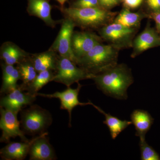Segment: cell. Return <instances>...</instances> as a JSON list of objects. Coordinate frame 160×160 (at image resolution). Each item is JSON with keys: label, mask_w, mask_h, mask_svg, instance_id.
Returning a JSON list of instances; mask_svg holds the SVG:
<instances>
[{"label": "cell", "mask_w": 160, "mask_h": 160, "mask_svg": "<svg viewBox=\"0 0 160 160\" xmlns=\"http://www.w3.org/2000/svg\"><path fill=\"white\" fill-rule=\"evenodd\" d=\"M120 49L109 44L100 43L78 61L77 65L95 75L118 64Z\"/></svg>", "instance_id": "cell-3"}, {"label": "cell", "mask_w": 160, "mask_h": 160, "mask_svg": "<svg viewBox=\"0 0 160 160\" xmlns=\"http://www.w3.org/2000/svg\"><path fill=\"white\" fill-rule=\"evenodd\" d=\"M35 137L29 141L9 142L0 150V156L3 160H23L29 155L32 144Z\"/></svg>", "instance_id": "cell-15"}, {"label": "cell", "mask_w": 160, "mask_h": 160, "mask_svg": "<svg viewBox=\"0 0 160 160\" xmlns=\"http://www.w3.org/2000/svg\"><path fill=\"white\" fill-rule=\"evenodd\" d=\"M148 19L146 12H132L130 9L123 7L115 18L113 22L129 28H140L141 22L144 19Z\"/></svg>", "instance_id": "cell-20"}, {"label": "cell", "mask_w": 160, "mask_h": 160, "mask_svg": "<svg viewBox=\"0 0 160 160\" xmlns=\"http://www.w3.org/2000/svg\"><path fill=\"white\" fill-rule=\"evenodd\" d=\"M64 18L73 21L76 26L82 29H97L112 22L117 12L103 9L102 7L78 8L58 7Z\"/></svg>", "instance_id": "cell-2"}, {"label": "cell", "mask_w": 160, "mask_h": 160, "mask_svg": "<svg viewBox=\"0 0 160 160\" xmlns=\"http://www.w3.org/2000/svg\"><path fill=\"white\" fill-rule=\"evenodd\" d=\"M158 46H160V34L148 21L144 30L136 36L133 39L130 56L134 58L148 49Z\"/></svg>", "instance_id": "cell-11"}, {"label": "cell", "mask_w": 160, "mask_h": 160, "mask_svg": "<svg viewBox=\"0 0 160 160\" xmlns=\"http://www.w3.org/2000/svg\"><path fill=\"white\" fill-rule=\"evenodd\" d=\"M61 24L62 26L57 37L49 49L56 52L61 56L68 58L77 64V59L72 52L71 44L75 24L73 21L67 18L62 19Z\"/></svg>", "instance_id": "cell-7"}, {"label": "cell", "mask_w": 160, "mask_h": 160, "mask_svg": "<svg viewBox=\"0 0 160 160\" xmlns=\"http://www.w3.org/2000/svg\"><path fill=\"white\" fill-rule=\"evenodd\" d=\"M69 7L82 9L99 7H100V6L98 0H75L74 2L72 3Z\"/></svg>", "instance_id": "cell-25"}, {"label": "cell", "mask_w": 160, "mask_h": 160, "mask_svg": "<svg viewBox=\"0 0 160 160\" xmlns=\"http://www.w3.org/2000/svg\"><path fill=\"white\" fill-rule=\"evenodd\" d=\"M48 132L36 136L29 149L30 160H55L57 159L55 152L48 137Z\"/></svg>", "instance_id": "cell-13"}, {"label": "cell", "mask_w": 160, "mask_h": 160, "mask_svg": "<svg viewBox=\"0 0 160 160\" xmlns=\"http://www.w3.org/2000/svg\"><path fill=\"white\" fill-rule=\"evenodd\" d=\"M56 1H57L59 3L61 7H63V6H64L65 2H67V1H68V0H56Z\"/></svg>", "instance_id": "cell-30"}, {"label": "cell", "mask_w": 160, "mask_h": 160, "mask_svg": "<svg viewBox=\"0 0 160 160\" xmlns=\"http://www.w3.org/2000/svg\"><path fill=\"white\" fill-rule=\"evenodd\" d=\"M139 28H129L114 22L107 24L98 30L103 41L118 49H129Z\"/></svg>", "instance_id": "cell-5"}, {"label": "cell", "mask_w": 160, "mask_h": 160, "mask_svg": "<svg viewBox=\"0 0 160 160\" xmlns=\"http://www.w3.org/2000/svg\"><path fill=\"white\" fill-rule=\"evenodd\" d=\"M1 66L2 82L0 92L1 94L5 95L19 86L17 83L18 80H21V76L17 68L14 66L8 65L2 62Z\"/></svg>", "instance_id": "cell-19"}, {"label": "cell", "mask_w": 160, "mask_h": 160, "mask_svg": "<svg viewBox=\"0 0 160 160\" xmlns=\"http://www.w3.org/2000/svg\"><path fill=\"white\" fill-rule=\"evenodd\" d=\"M21 129L25 134L37 136L45 133L52 124V115L38 105L29 106L21 111Z\"/></svg>", "instance_id": "cell-4"}, {"label": "cell", "mask_w": 160, "mask_h": 160, "mask_svg": "<svg viewBox=\"0 0 160 160\" xmlns=\"http://www.w3.org/2000/svg\"><path fill=\"white\" fill-rule=\"evenodd\" d=\"M103 41L99 35L91 30L74 31L72 37V49L78 61Z\"/></svg>", "instance_id": "cell-9"}, {"label": "cell", "mask_w": 160, "mask_h": 160, "mask_svg": "<svg viewBox=\"0 0 160 160\" xmlns=\"http://www.w3.org/2000/svg\"><path fill=\"white\" fill-rule=\"evenodd\" d=\"M93 106L98 111L105 115V120L103 123L109 128L112 139L115 140L123 131L132 124L131 121L122 120L116 117L111 115L110 113H107L102 109L92 103Z\"/></svg>", "instance_id": "cell-21"}, {"label": "cell", "mask_w": 160, "mask_h": 160, "mask_svg": "<svg viewBox=\"0 0 160 160\" xmlns=\"http://www.w3.org/2000/svg\"><path fill=\"white\" fill-rule=\"evenodd\" d=\"M55 72L51 70H45L38 72L34 79L26 86L24 91L27 92L30 94L36 96L38 92L43 86L52 81Z\"/></svg>", "instance_id": "cell-23"}, {"label": "cell", "mask_w": 160, "mask_h": 160, "mask_svg": "<svg viewBox=\"0 0 160 160\" xmlns=\"http://www.w3.org/2000/svg\"><path fill=\"white\" fill-rule=\"evenodd\" d=\"M94 75L79 67L68 58L59 55L57 68L52 81L62 83L69 87L82 80L92 79Z\"/></svg>", "instance_id": "cell-6"}, {"label": "cell", "mask_w": 160, "mask_h": 160, "mask_svg": "<svg viewBox=\"0 0 160 160\" xmlns=\"http://www.w3.org/2000/svg\"><path fill=\"white\" fill-rule=\"evenodd\" d=\"M148 19L154 21L156 29L160 35V11L148 14Z\"/></svg>", "instance_id": "cell-29"}, {"label": "cell", "mask_w": 160, "mask_h": 160, "mask_svg": "<svg viewBox=\"0 0 160 160\" xmlns=\"http://www.w3.org/2000/svg\"><path fill=\"white\" fill-rule=\"evenodd\" d=\"M139 145L142 160H160L159 153L146 142V139L140 140Z\"/></svg>", "instance_id": "cell-24"}, {"label": "cell", "mask_w": 160, "mask_h": 160, "mask_svg": "<svg viewBox=\"0 0 160 160\" xmlns=\"http://www.w3.org/2000/svg\"><path fill=\"white\" fill-rule=\"evenodd\" d=\"M100 7L107 10H111L112 9L118 6L122 2V0H98Z\"/></svg>", "instance_id": "cell-28"}, {"label": "cell", "mask_w": 160, "mask_h": 160, "mask_svg": "<svg viewBox=\"0 0 160 160\" xmlns=\"http://www.w3.org/2000/svg\"><path fill=\"white\" fill-rule=\"evenodd\" d=\"M27 12L29 16L36 17L42 20L47 26L54 28L62 20H54L51 17L52 6L48 0H27Z\"/></svg>", "instance_id": "cell-14"}, {"label": "cell", "mask_w": 160, "mask_h": 160, "mask_svg": "<svg viewBox=\"0 0 160 160\" xmlns=\"http://www.w3.org/2000/svg\"><path fill=\"white\" fill-rule=\"evenodd\" d=\"M30 53L26 52L16 44L11 42L3 43L0 49V56L3 62L14 66L28 57Z\"/></svg>", "instance_id": "cell-18"}, {"label": "cell", "mask_w": 160, "mask_h": 160, "mask_svg": "<svg viewBox=\"0 0 160 160\" xmlns=\"http://www.w3.org/2000/svg\"><path fill=\"white\" fill-rule=\"evenodd\" d=\"M20 86L1 98L0 107L11 111L19 112L23 107L33 104L36 96L24 92Z\"/></svg>", "instance_id": "cell-12"}, {"label": "cell", "mask_w": 160, "mask_h": 160, "mask_svg": "<svg viewBox=\"0 0 160 160\" xmlns=\"http://www.w3.org/2000/svg\"><path fill=\"white\" fill-rule=\"evenodd\" d=\"M130 119L135 128V135L140 140L146 139V135L151 129L154 118L151 114L143 109H135L132 112Z\"/></svg>", "instance_id": "cell-16"}, {"label": "cell", "mask_w": 160, "mask_h": 160, "mask_svg": "<svg viewBox=\"0 0 160 160\" xmlns=\"http://www.w3.org/2000/svg\"><path fill=\"white\" fill-rule=\"evenodd\" d=\"M78 87L76 89H72L71 87H67V89L62 92H56L52 94H45L39 93L36 94L37 96L48 98H58L61 102L60 108L68 111L69 115V127L71 126L72 112L75 107L77 106H85L92 105V102L89 101L88 102H81L78 100V95L80 90L83 86L78 83Z\"/></svg>", "instance_id": "cell-10"}, {"label": "cell", "mask_w": 160, "mask_h": 160, "mask_svg": "<svg viewBox=\"0 0 160 160\" xmlns=\"http://www.w3.org/2000/svg\"><path fill=\"white\" fill-rule=\"evenodd\" d=\"M145 4L148 14L160 11V0H145Z\"/></svg>", "instance_id": "cell-26"}, {"label": "cell", "mask_w": 160, "mask_h": 160, "mask_svg": "<svg viewBox=\"0 0 160 160\" xmlns=\"http://www.w3.org/2000/svg\"><path fill=\"white\" fill-rule=\"evenodd\" d=\"M143 2L144 0H122L124 7L130 10L139 8L143 4Z\"/></svg>", "instance_id": "cell-27"}, {"label": "cell", "mask_w": 160, "mask_h": 160, "mask_svg": "<svg viewBox=\"0 0 160 160\" xmlns=\"http://www.w3.org/2000/svg\"><path fill=\"white\" fill-rule=\"evenodd\" d=\"M92 80L104 94L119 100L127 99V89L134 82L131 69L124 63L94 75Z\"/></svg>", "instance_id": "cell-1"}, {"label": "cell", "mask_w": 160, "mask_h": 160, "mask_svg": "<svg viewBox=\"0 0 160 160\" xmlns=\"http://www.w3.org/2000/svg\"><path fill=\"white\" fill-rule=\"evenodd\" d=\"M30 56L38 72L48 70L56 71L59 57L56 52L49 49L41 53L30 54Z\"/></svg>", "instance_id": "cell-17"}, {"label": "cell", "mask_w": 160, "mask_h": 160, "mask_svg": "<svg viewBox=\"0 0 160 160\" xmlns=\"http://www.w3.org/2000/svg\"><path fill=\"white\" fill-rule=\"evenodd\" d=\"M0 128L2 135L0 139L1 142L8 143L12 138L19 137L22 141H29L25 134L21 129V123L18 118V112L1 108Z\"/></svg>", "instance_id": "cell-8"}, {"label": "cell", "mask_w": 160, "mask_h": 160, "mask_svg": "<svg viewBox=\"0 0 160 160\" xmlns=\"http://www.w3.org/2000/svg\"><path fill=\"white\" fill-rule=\"evenodd\" d=\"M30 54L28 57L17 64V68L19 72L21 80L22 81V84L20 85V87L24 91L26 86L33 81L38 73L30 58Z\"/></svg>", "instance_id": "cell-22"}]
</instances>
